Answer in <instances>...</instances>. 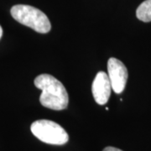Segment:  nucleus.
<instances>
[{
  "mask_svg": "<svg viewBox=\"0 0 151 151\" xmlns=\"http://www.w3.org/2000/svg\"><path fill=\"white\" fill-rule=\"evenodd\" d=\"M35 85L42 92L41 105L52 110H63L68 106L69 96L64 85L53 76L41 74L35 79Z\"/></svg>",
  "mask_w": 151,
  "mask_h": 151,
  "instance_id": "nucleus-1",
  "label": "nucleus"
},
{
  "mask_svg": "<svg viewBox=\"0 0 151 151\" xmlns=\"http://www.w3.org/2000/svg\"><path fill=\"white\" fill-rule=\"evenodd\" d=\"M12 17L25 26L31 28L35 31L41 34L50 32L51 24L43 12L35 7L24 4H18L12 7Z\"/></svg>",
  "mask_w": 151,
  "mask_h": 151,
  "instance_id": "nucleus-2",
  "label": "nucleus"
},
{
  "mask_svg": "<svg viewBox=\"0 0 151 151\" xmlns=\"http://www.w3.org/2000/svg\"><path fill=\"white\" fill-rule=\"evenodd\" d=\"M32 134L38 139L54 145H63L69 140V135L60 124L50 120L40 119L30 126Z\"/></svg>",
  "mask_w": 151,
  "mask_h": 151,
  "instance_id": "nucleus-3",
  "label": "nucleus"
},
{
  "mask_svg": "<svg viewBox=\"0 0 151 151\" xmlns=\"http://www.w3.org/2000/svg\"><path fill=\"white\" fill-rule=\"evenodd\" d=\"M108 70L113 90L117 94L122 93L126 86L129 76L126 66L121 60L112 57L108 61Z\"/></svg>",
  "mask_w": 151,
  "mask_h": 151,
  "instance_id": "nucleus-4",
  "label": "nucleus"
},
{
  "mask_svg": "<svg viewBox=\"0 0 151 151\" xmlns=\"http://www.w3.org/2000/svg\"><path fill=\"white\" fill-rule=\"evenodd\" d=\"M112 89L108 74L104 71H99L95 76L92 86V95L96 103L99 105L108 103Z\"/></svg>",
  "mask_w": 151,
  "mask_h": 151,
  "instance_id": "nucleus-5",
  "label": "nucleus"
},
{
  "mask_svg": "<svg viewBox=\"0 0 151 151\" xmlns=\"http://www.w3.org/2000/svg\"><path fill=\"white\" fill-rule=\"evenodd\" d=\"M136 16L143 22L151 21V0L144 1L136 10Z\"/></svg>",
  "mask_w": 151,
  "mask_h": 151,
  "instance_id": "nucleus-6",
  "label": "nucleus"
},
{
  "mask_svg": "<svg viewBox=\"0 0 151 151\" xmlns=\"http://www.w3.org/2000/svg\"><path fill=\"white\" fill-rule=\"evenodd\" d=\"M103 151H123L121 150H119L118 148H115V147H112V146H108L106 147Z\"/></svg>",
  "mask_w": 151,
  "mask_h": 151,
  "instance_id": "nucleus-7",
  "label": "nucleus"
},
{
  "mask_svg": "<svg viewBox=\"0 0 151 151\" xmlns=\"http://www.w3.org/2000/svg\"><path fill=\"white\" fill-rule=\"evenodd\" d=\"M2 35H3V29H2L1 25H0V39L2 37Z\"/></svg>",
  "mask_w": 151,
  "mask_h": 151,
  "instance_id": "nucleus-8",
  "label": "nucleus"
}]
</instances>
